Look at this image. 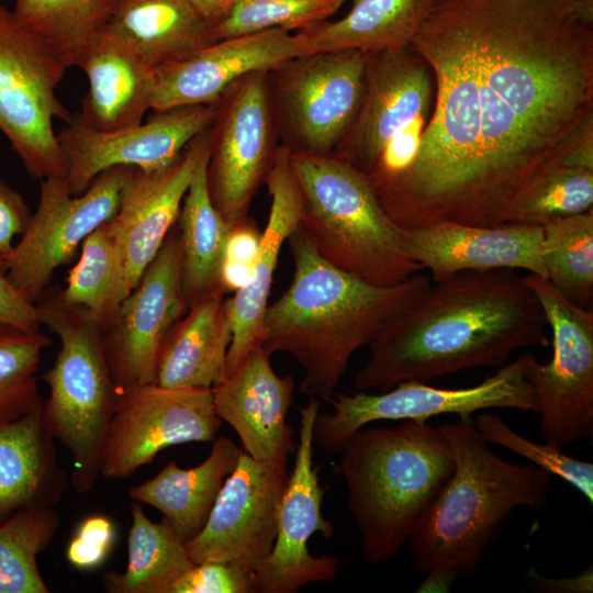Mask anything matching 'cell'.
<instances>
[{
	"label": "cell",
	"mask_w": 593,
	"mask_h": 593,
	"mask_svg": "<svg viewBox=\"0 0 593 593\" xmlns=\"http://www.w3.org/2000/svg\"><path fill=\"white\" fill-rule=\"evenodd\" d=\"M132 525L127 537V563L123 572L102 577L109 593H170L195 563L186 544L169 523L149 519L141 503L131 502Z\"/></svg>",
	"instance_id": "32"
},
{
	"label": "cell",
	"mask_w": 593,
	"mask_h": 593,
	"mask_svg": "<svg viewBox=\"0 0 593 593\" xmlns=\"http://www.w3.org/2000/svg\"><path fill=\"white\" fill-rule=\"evenodd\" d=\"M154 112L146 122L109 132L90 128L71 114L57 133L70 192L81 194L101 172L113 167L150 170L169 165L212 125L216 105Z\"/></svg>",
	"instance_id": "17"
},
{
	"label": "cell",
	"mask_w": 593,
	"mask_h": 593,
	"mask_svg": "<svg viewBox=\"0 0 593 593\" xmlns=\"http://www.w3.org/2000/svg\"><path fill=\"white\" fill-rule=\"evenodd\" d=\"M337 21H321L299 30V55L357 49L363 53L410 45L436 0H351Z\"/></svg>",
	"instance_id": "30"
},
{
	"label": "cell",
	"mask_w": 593,
	"mask_h": 593,
	"mask_svg": "<svg viewBox=\"0 0 593 593\" xmlns=\"http://www.w3.org/2000/svg\"><path fill=\"white\" fill-rule=\"evenodd\" d=\"M541 304L512 269L463 271L436 282L369 345L359 391L428 382L460 370L501 368L519 348L547 347Z\"/></svg>",
	"instance_id": "2"
},
{
	"label": "cell",
	"mask_w": 593,
	"mask_h": 593,
	"mask_svg": "<svg viewBox=\"0 0 593 593\" xmlns=\"http://www.w3.org/2000/svg\"><path fill=\"white\" fill-rule=\"evenodd\" d=\"M78 68L89 82L77 118L88 127L109 132L143 122L152 109L155 69L119 41L100 34Z\"/></svg>",
	"instance_id": "25"
},
{
	"label": "cell",
	"mask_w": 593,
	"mask_h": 593,
	"mask_svg": "<svg viewBox=\"0 0 593 593\" xmlns=\"http://www.w3.org/2000/svg\"><path fill=\"white\" fill-rule=\"evenodd\" d=\"M347 1L351 0H238L213 33L219 41L270 29L301 30L327 20Z\"/></svg>",
	"instance_id": "39"
},
{
	"label": "cell",
	"mask_w": 593,
	"mask_h": 593,
	"mask_svg": "<svg viewBox=\"0 0 593 593\" xmlns=\"http://www.w3.org/2000/svg\"><path fill=\"white\" fill-rule=\"evenodd\" d=\"M401 422L396 427H362L342 451L347 508L371 566L398 555L455 470L452 448L439 427L427 421Z\"/></svg>",
	"instance_id": "4"
},
{
	"label": "cell",
	"mask_w": 593,
	"mask_h": 593,
	"mask_svg": "<svg viewBox=\"0 0 593 593\" xmlns=\"http://www.w3.org/2000/svg\"><path fill=\"white\" fill-rule=\"evenodd\" d=\"M221 426L211 389L157 383L126 389L121 392L108 428L100 475L128 478L164 449L213 441Z\"/></svg>",
	"instance_id": "14"
},
{
	"label": "cell",
	"mask_w": 593,
	"mask_h": 593,
	"mask_svg": "<svg viewBox=\"0 0 593 593\" xmlns=\"http://www.w3.org/2000/svg\"><path fill=\"white\" fill-rule=\"evenodd\" d=\"M100 34L156 69L183 59L216 38L188 0H114Z\"/></svg>",
	"instance_id": "27"
},
{
	"label": "cell",
	"mask_w": 593,
	"mask_h": 593,
	"mask_svg": "<svg viewBox=\"0 0 593 593\" xmlns=\"http://www.w3.org/2000/svg\"><path fill=\"white\" fill-rule=\"evenodd\" d=\"M450 443L455 470L409 539L415 570L438 563L471 577L518 507L539 510L548 500L550 474L496 455L472 416L438 426Z\"/></svg>",
	"instance_id": "5"
},
{
	"label": "cell",
	"mask_w": 593,
	"mask_h": 593,
	"mask_svg": "<svg viewBox=\"0 0 593 593\" xmlns=\"http://www.w3.org/2000/svg\"><path fill=\"white\" fill-rule=\"evenodd\" d=\"M562 165L593 170V133L586 135L571 150Z\"/></svg>",
	"instance_id": "50"
},
{
	"label": "cell",
	"mask_w": 593,
	"mask_h": 593,
	"mask_svg": "<svg viewBox=\"0 0 593 593\" xmlns=\"http://www.w3.org/2000/svg\"><path fill=\"white\" fill-rule=\"evenodd\" d=\"M209 138L210 127L163 168L145 170L128 167L118 211L107 222L119 255L113 314L176 225L199 156Z\"/></svg>",
	"instance_id": "19"
},
{
	"label": "cell",
	"mask_w": 593,
	"mask_h": 593,
	"mask_svg": "<svg viewBox=\"0 0 593 593\" xmlns=\"http://www.w3.org/2000/svg\"><path fill=\"white\" fill-rule=\"evenodd\" d=\"M524 280L546 314L553 347L547 363L523 353L524 373L539 405L542 438L562 448L593 433V313L545 277L529 273Z\"/></svg>",
	"instance_id": "11"
},
{
	"label": "cell",
	"mask_w": 593,
	"mask_h": 593,
	"mask_svg": "<svg viewBox=\"0 0 593 593\" xmlns=\"http://www.w3.org/2000/svg\"><path fill=\"white\" fill-rule=\"evenodd\" d=\"M49 345L40 331L0 323V419L18 418L43 403L36 372Z\"/></svg>",
	"instance_id": "37"
},
{
	"label": "cell",
	"mask_w": 593,
	"mask_h": 593,
	"mask_svg": "<svg viewBox=\"0 0 593 593\" xmlns=\"http://www.w3.org/2000/svg\"><path fill=\"white\" fill-rule=\"evenodd\" d=\"M547 279L573 304L593 301V210L541 226Z\"/></svg>",
	"instance_id": "35"
},
{
	"label": "cell",
	"mask_w": 593,
	"mask_h": 593,
	"mask_svg": "<svg viewBox=\"0 0 593 593\" xmlns=\"http://www.w3.org/2000/svg\"><path fill=\"white\" fill-rule=\"evenodd\" d=\"M60 525L54 506L19 511L0 525V593H49L37 563Z\"/></svg>",
	"instance_id": "34"
},
{
	"label": "cell",
	"mask_w": 593,
	"mask_h": 593,
	"mask_svg": "<svg viewBox=\"0 0 593 593\" xmlns=\"http://www.w3.org/2000/svg\"><path fill=\"white\" fill-rule=\"evenodd\" d=\"M424 581L418 585L417 593H446L459 577L457 570L447 563H438L430 567Z\"/></svg>",
	"instance_id": "48"
},
{
	"label": "cell",
	"mask_w": 593,
	"mask_h": 593,
	"mask_svg": "<svg viewBox=\"0 0 593 593\" xmlns=\"http://www.w3.org/2000/svg\"><path fill=\"white\" fill-rule=\"evenodd\" d=\"M261 232L248 216L230 225L221 260L220 286L226 294L243 288L255 265Z\"/></svg>",
	"instance_id": "41"
},
{
	"label": "cell",
	"mask_w": 593,
	"mask_h": 593,
	"mask_svg": "<svg viewBox=\"0 0 593 593\" xmlns=\"http://www.w3.org/2000/svg\"><path fill=\"white\" fill-rule=\"evenodd\" d=\"M474 426L489 444L504 447L527 459L550 475L559 477L574 486L592 504L593 463L573 458L562 448L545 441H533L512 429L501 416L489 410L480 411Z\"/></svg>",
	"instance_id": "40"
},
{
	"label": "cell",
	"mask_w": 593,
	"mask_h": 593,
	"mask_svg": "<svg viewBox=\"0 0 593 593\" xmlns=\"http://www.w3.org/2000/svg\"><path fill=\"white\" fill-rule=\"evenodd\" d=\"M238 0H188L200 16L212 27L222 22Z\"/></svg>",
	"instance_id": "49"
},
{
	"label": "cell",
	"mask_w": 593,
	"mask_h": 593,
	"mask_svg": "<svg viewBox=\"0 0 593 593\" xmlns=\"http://www.w3.org/2000/svg\"><path fill=\"white\" fill-rule=\"evenodd\" d=\"M266 184L271 203L255 265L247 283L232 298H226L232 340L225 376L233 372L254 348L261 346L262 322L280 250L300 224L301 193L290 152L282 145H279Z\"/></svg>",
	"instance_id": "24"
},
{
	"label": "cell",
	"mask_w": 593,
	"mask_h": 593,
	"mask_svg": "<svg viewBox=\"0 0 593 593\" xmlns=\"http://www.w3.org/2000/svg\"><path fill=\"white\" fill-rule=\"evenodd\" d=\"M365 72L357 49L299 55L268 70L279 144L291 154L331 155L359 111Z\"/></svg>",
	"instance_id": "9"
},
{
	"label": "cell",
	"mask_w": 593,
	"mask_h": 593,
	"mask_svg": "<svg viewBox=\"0 0 593 593\" xmlns=\"http://www.w3.org/2000/svg\"><path fill=\"white\" fill-rule=\"evenodd\" d=\"M215 105L206 183L215 209L232 225L247 217L280 145L267 71L243 76L225 90Z\"/></svg>",
	"instance_id": "12"
},
{
	"label": "cell",
	"mask_w": 593,
	"mask_h": 593,
	"mask_svg": "<svg viewBox=\"0 0 593 593\" xmlns=\"http://www.w3.org/2000/svg\"><path fill=\"white\" fill-rule=\"evenodd\" d=\"M232 326L224 293L201 301L170 328L156 361L155 383L211 389L224 379Z\"/></svg>",
	"instance_id": "29"
},
{
	"label": "cell",
	"mask_w": 593,
	"mask_h": 593,
	"mask_svg": "<svg viewBox=\"0 0 593 593\" xmlns=\"http://www.w3.org/2000/svg\"><path fill=\"white\" fill-rule=\"evenodd\" d=\"M110 550L88 542L75 535L68 544L66 558L70 564L79 570H91L99 567Z\"/></svg>",
	"instance_id": "46"
},
{
	"label": "cell",
	"mask_w": 593,
	"mask_h": 593,
	"mask_svg": "<svg viewBox=\"0 0 593 593\" xmlns=\"http://www.w3.org/2000/svg\"><path fill=\"white\" fill-rule=\"evenodd\" d=\"M75 535L88 542L111 550L115 538V529L109 517L91 515L82 519Z\"/></svg>",
	"instance_id": "47"
},
{
	"label": "cell",
	"mask_w": 593,
	"mask_h": 593,
	"mask_svg": "<svg viewBox=\"0 0 593 593\" xmlns=\"http://www.w3.org/2000/svg\"><path fill=\"white\" fill-rule=\"evenodd\" d=\"M410 45L435 98L416 156L377 197L402 230L504 224L593 133V0H436Z\"/></svg>",
	"instance_id": "1"
},
{
	"label": "cell",
	"mask_w": 593,
	"mask_h": 593,
	"mask_svg": "<svg viewBox=\"0 0 593 593\" xmlns=\"http://www.w3.org/2000/svg\"><path fill=\"white\" fill-rule=\"evenodd\" d=\"M210 138L202 149L177 220L182 286L188 310L216 293L230 225L215 209L206 183ZM225 294V293H224Z\"/></svg>",
	"instance_id": "31"
},
{
	"label": "cell",
	"mask_w": 593,
	"mask_h": 593,
	"mask_svg": "<svg viewBox=\"0 0 593 593\" xmlns=\"http://www.w3.org/2000/svg\"><path fill=\"white\" fill-rule=\"evenodd\" d=\"M187 312L181 248L175 225L137 284L102 327L109 369L121 392L155 383L161 343Z\"/></svg>",
	"instance_id": "16"
},
{
	"label": "cell",
	"mask_w": 593,
	"mask_h": 593,
	"mask_svg": "<svg viewBox=\"0 0 593 593\" xmlns=\"http://www.w3.org/2000/svg\"><path fill=\"white\" fill-rule=\"evenodd\" d=\"M254 571L242 564L208 560L195 563L170 593H254Z\"/></svg>",
	"instance_id": "42"
},
{
	"label": "cell",
	"mask_w": 593,
	"mask_h": 593,
	"mask_svg": "<svg viewBox=\"0 0 593 593\" xmlns=\"http://www.w3.org/2000/svg\"><path fill=\"white\" fill-rule=\"evenodd\" d=\"M66 70L0 2V132L35 179L65 176L54 120L71 119L56 93Z\"/></svg>",
	"instance_id": "8"
},
{
	"label": "cell",
	"mask_w": 593,
	"mask_h": 593,
	"mask_svg": "<svg viewBox=\"0 0 593 593\" xmlns=\"http://www.w3.org/2000/svg\"><path fill=\"white\" fill-rule=\"evenodd\" d=\"M114 0H15L18 22L61 63L78 67L100 35Z\"/></svg>",
	"instance_id": "33"
},
{
	"label": "cell",
	"mask_w": 593,
	"mask_h": 593,
	"mask_svg": "<svg viewBox=\"0 0 593 593\" xmlns=\"http://www.w3.org/2000/svg\"><path fill=\"white\" fill-rule=\"evenodd\" d=\"M407 256L440 282L463 271L523 269L547 278L541 226H474L438 221L402 230Z\"/></svg>",
	"instance_id": "21"
},
{
	"label": "cell",
	"mask_w": 593,
	"mask_h": 593,
	"mask_svg": "<svg viewBox=\"0 0 593 593\" xmlns=\"http://www.w3.org/2000/svg\"><path fill=\"white\" fill-rule=\"evenodd\" d=\"M533 589L544 593H592L593 569L592 564L573 577L544 578L535 575Z\"/></svg>",
	"instance_id": "45"
},
{
	"label": "cell",
	"mask_w": 593,
	"mask_h": 593,
	"mask_svg": "<svg viewBox=\"0 0 593 593\" xmlns=\"http://www.w3.org/2000/svg\"><path fill=\"white\" fill-rule=\"evenodd\" d=\"M288 479L287 462L258 461L243 450L204 527L186 544L191 560L228 561L254 571L272 549Z\"/></svg>",
	"instance_id": "18"
},
{
	"label": "cell",
	"mask_w": 593,
	"mask_h": 593,
	"mask_svg": "<svg viewBox=\"0 0 593 593\" xmlns=\"http://www.w3.org/2000/svg\"><path fill=\"white\" fill-rule=\"evenodd\" d=\"M242 452L233 439L216 437L209 456L198 466L183 469L170 461L154 478L132 486L128 495L132 501L158 510L187 544L204 527Z\"/></svg>",
	"instance_id": "28"
},
{
	"label": "cell",
	"mask_w": 593,
	"mask_h": 593,
	"mask_svg": "<svg viewBox=\"0 0 593 593\" xmlns=\"http://www.w3.org/2000/svg\"><path fill=\"white\" fill-rule=\"evenodd\" d=\"M321 403L316 398L300 407L299 439L294 466L289 474L278 513L277 534L270 553L254 569L256 592L295 593L310 583L336 578L335 555L313 556L309 539L321 533L332 538L334 527L322 514L325 490L314 465L313 424Z\"/></svg>",
	"instance_id": "15"
},
{
	"label": "cell",
	"mask_w": 593,
	"mask_h": 593,
	"mask_svg": "<svg viewBox=\"0 0 593 593\" xmlns=\"http://www.w3.org/2000/svg\"><path fill=\"white\" fill-rule=\"evenodd\" d=\"M41 324L60 342L43 380L49 389L41 415L46 432L71 455L70 483L89 492L100 475L101 455L121 395L107 361L103 329L86 307L67 303L59 290L36 301Z\"/></svg>",
	"instance_id": "7"
},
{
	"label": "cell",
	"mask_w": 593,
	"mask_h": 593,
	"mask_svg": "<svg viewBox=\"0 0 593 593\" xmlns=\"http://www.w3.org/2000/svg\"><path fill=\"white\" fill-rule=\"evenodd\" d=\"M365 89L359 111L331 156L361 176L389 139L418 115H430L433 71L411 45L365 53Z\"/></svg>",
	"instance_id": "20"
},
{
	"label": "cell",
	"mask_w": 593,
	"mask_h": 593,
	"mask_svg": "<svg viewBox=\"0 0 593 593\" xmlns=\"http://www.w3.org/2000/svg\"><path fill=\"white\" fill-rule=\"evenodd\" d=\"M593 210V170L559 165L526 184L510 202L504 224L542 226Z\"/></svg>",
	"instance_id": "36"
},
{
	"label": "cell",
	"mask_w": 593,
	"mask_h": 593,
	"mask_svg": "<svg viewBox=\"0 0 593 593\" xmlns=\"http://www.w3.org/2000/svg\"><path fill=\"white\" fill-rule=\"evenodd\" d=\"M270 356L254 348L211 392L216 415L235 430L243 450L258 461L282 463L296 448L287 421L294 380L277 374Z\"/></svg>",
	"instance_id": "23"
},
{
	"label": "cell",
	"mask_w": 593,
	"mask_h": 593,
	"mask_svg": "<svg viewBox=\"0 0 593 593\" xmlns=\"http://www.w3.org/2000/svg\"><path fill=\"white\" fill-rule=\"evenodd\" d=\"M41 407L14 419H0V525L21 510L55 506L68 478Z\"/></svg>",
	"instance_id": "26"
},
{
	"label": "cell",
	"mask_w": 593,
	"mask_h": 593,
	"mask_svg": "<svg viewBox=\"0 0 593 593\" xmlns=\"http://www.w3.org/2000/svg\"><path fill=\"white\" fill-rule=\"evenodd\" d=\"M328 402L332 411L317 414L312 433L313 444L327 452H342L349 438L372 422L427 421L444 414L469 417L490 409L539 412L525 378L523 354L472 387L444 389L409 380L380 393H340Z\"/></svg>",
	"instance_id": "10"
},
{
	"label": "cell",
	"mask_w": 593,
	"mask_h": 593,
	"mask_svg": "<svg viewBox=\"0 0 593 593\" xmlns=\"http://www.w3.org/2000/svg\"><path fill=\"white\" fill-rule=\"evenodd\" d=\"M0 323L10 324L29 332L40 331L41 321L35 303H32L8 278L5 259L0 257Z\"/></svg>",
	"instance_id": "44"
},
{
	"label": "cell",
	"mask_w": 593,
	"mask_h": 593,
	"mask_svg": "<svg viewBox=\"0 0 593 593\" xmlns=\"http://www.w3.org/2000/svg\"><path fill=\"white\" fill-rule=\"evenodd\" d=\"M295 56L294 34L281 29L219 40L155 69L150 110L215 105L243 76L268 71Z\"/></svg>",
	"instance_id": "22"
},
{
	"label": "cell",
	"mask_w": 593,
	"mask_h": 593,
	"mask_svg": "<svg viewBox=\"0 0 593 593\" xmlns=\"http://www.w3.org/2000/svg\"><path fill=\"white\" fill-rule=\"evenodd\" d=\"M290 161L302 201L299 226L321 258L380 287L423 269L407 256L402 228L358 171L331 155L290 153Z\"/></svg>",
	"instance_id": "6"
},
{
	"label": "cell",
	"mask_w": 593,
	"mask_h": 593,
	"mask_svg": "<svg viewBox=\"0 0 593 593\" xmlns=\"http://www.w3.org/2000/svg\"><path fill=\"white\" fill-rule=\"evenodd\" d=\"M118 278L119 255L104 223L82 242L80 258L59 292L67 303L90 311L103 327L113 316Z\"/></svg>",
	"instance_id": "38"
},
{
	"label": "cell",
	"mask_w": 593,
	"mask_h": 593,
	"mask_svg": "<svg viewBox=\"0 0 593 593\" xmlns=\"http://www.w3.org/2000/svg\"><path fill=\"white\" fill-rule=\"evenodd\" d=\"M288 240L293 278L266 310L261 347L294 358L303 370L300 391L328 401L353 355L369 346L433 281L417 272L394 286H373L321 258L300 226Z\"/></svg>",
	"instance_id": "3"
},
{
	"label": "cell",
	"mask_w": 593,
	"mask_h": 593,
	"mask_svg": "<svg viewBox=\"0 0 593 593\" xmlns=\"http://www.w3.org/2000/svg\"><path fill=\"white\" fill-rule=\"evenodd\" d=\"M128 167L101 172L79 195L65 176L41 180L36 210L5 258L13 286L32 303L46 290L55 270L67 264L86 237L116 213Z\"/></svg>",
	"instance_id": "13"
},
{
	"label": "cell",
	"mask_w": 593,
	"mask_h": 593,
	"mask_svg": "<svg viewBox=\"0 0 593 593\" xmlns=\"http://www.w3.org/2000/svg\"><path fill=\"white\" fill-rule=\"evenodd\" d=\"M32 212L22 194L0 177V257L7 258L14 244L13 238L23 234Z\"/></svg>",
	"instance_id": "43"
}]
</instances>
